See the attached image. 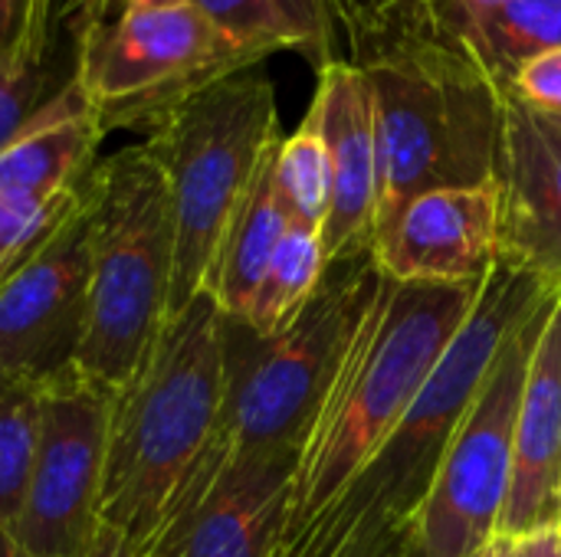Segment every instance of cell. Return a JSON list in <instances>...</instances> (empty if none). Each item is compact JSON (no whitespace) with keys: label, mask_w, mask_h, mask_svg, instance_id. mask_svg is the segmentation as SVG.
<instances>
[{"label":"cell","mask_w":561,"mask_h":557,"mask_svg":"<svg viewBox=\"0 0 561 557\" xmlns=\"http://www.w3.org/2000/svg\"><path fill=\"white\" fill-rule=\"evenodd\" d=\"M483 282L440 286L381 276L296 453L273 557L299 542L404 417L473 312Z\"/></svg>","instance_id":"obj_1"},{"label":"cell","mask_w":561,"mask_h":557,"mask_svg":"<svg viewBox=\"0 0 561 557\" xmlns=\"http://www.w3.org/2000/svg\"><path fill=\"white\" fill-rule=\"evenodd\" d=\"M549 295L559 292L496 263L473 312L414 404L339 499L279 557H371L391 538L411 532L437 483L454 433L470 414L510 332Z\"/></svg>","instance_id":"obj_2"},{"label":"cell","mask_w":561,"mask_h":557,"mask_svg":"<svg viewBox=\"0 0 561 557\" xmlns=\"http://www.w3.org/2000/svg\"><path fill=\"white\" fill-rule=\"evenodd\" d=\"M227 315L201 292L161 328L138 374L115 394L102 502L105 525L145 557L194 479L224 410Z\"/></svg>","instance_id":"obj_3"},{"label":"cell","mask_w":561,"mask_h":557,"mask_svg":"<svg viewBox=\"0 0 561 557\" xmlns=\"http://www.w3.org/2000/svg\"><path fill=\"white\" fill-rule=\"evenodd\" d=\"M378 282L381 272L368 253L332 266L306 312L273 338H260L247 325L227 318V394L217 433L161 535H168L227 469L283 456L296 460Z\"/></svg>","instance_id":"obj_4"},{"label":"cell","mask_w":561,"mask_h":557,"mask_svg":"<svg viewBox=\"0 0 561 557\" xmlns=\"http://www.w3.org/2000/svg\"><path fill=\"white\" fill-rule=\"evenodd\" d=\"M358 62L378 108L375 236L421 194L496 181L506 92L480 66L417 33H391Z\"/></svg>","instance_id":"obj_5"},{"label":"cell","mask_w":561,"mask_h":557,"mask_svg":"<svg viewBox=\"0 0 561 557\" xmlns=\"http://www.w3.org/2000/svg\"><path fill=\"white\" fill-rule=\"evenodd\" d=\"M82 194L92 259L89 325L76 371L118 394L168 325L174 210L164 174L141 141L99 158Z\"/></svg>","instance_id":"obj_6"},{"label":"cell","mask_w":561,"mask_h":557,"mask_svg":"<svg viewBox=\"0 0 561 557\" xmlns=\"http://www.w3.org/2000/svg\"><path fill=\"white\" fill-rule=\"evenodd\" d=\"M279 141L276 85L263 66L220 79L141 138L174 210L168 318L207 289L227 227Z\"/></svg>","instance_id":"obj_7"},{"label":"cell","mask_w":561,"mask_h":557,"mask_svg":"<svg viewBox=\"0 0 561 557\" xmlns=\"http://www.w3.org/2000/svg\"><path fill=\"white\" fill-rule=\"evenodd\" d=\"M72 79L108 131L148 135L227 76L263 66L191 3L135 10L72 33Z\"/></svg>","instance_id":"obj_8"},{"label":"cell","mask_w":561,"mask_h":557,"mask_svg":"<svg viewBox=\"0 0 561 557\" xmlns=\"http://www.w3.org/2000/svg\"><path fill=\"white\" fill-rule=\"evenodd\" d=\"M559 299L561 292L549 295L510 332L470 414L454 433L424 509L408 532L411 557H480L490 542H496L510 496L526 371Z\"/></svg>","instance_id":"obj_9"},{"label":"cell","mask_w":561,"mask_h":557,"mask_svg":"<svg viewBox=\"0 0 561 557\" xmlns=\"http://www.w3.org/2000/svg\"><path fill=\"white\" fill-rule=\"evenodd\" d=\"M115 394L79 371L43 394V420L26 496L13 522L36 557H79L102 525V476Z\"/></svg>","instance_id":"obj_10"},{"label":"cell","mask_w":561,"mask_h":557,"mask_svg":"<svg viewBox=\"0 0 561 557\" xmlns=\"http://www.w3.org/2000/svg\"><path fill=\"white\" fill-rule=\"evenodd\" d=\"M89 210L79 187L56 233L0 282L3 378L49 387L76 371L89 325Z\"/></svg>","instance_id":"obj_11"},{"label":"cell","mask_w":561,"mask_h":557,"mask_svg":"<svg viewBox=\"0 0 561 557\" xmlns=\"http://www.w3.org/2000/svg\"><path fill=\"white\" fill-rule=\"evenodd\" d=\"M496 181L500 263L561 292V115L506 95Z\"/></svg>","instance_id":"obj_12"},{"label":"cell","mask_w":561,"mask_h":557,"mask_svg":"<svg viewBox=\"0 0 561 557\" xmlns=\"http://www.w3.org/2000/svg\"><path fill=\"white\" fill-rule=\"evenodd\" d=\"M309 112L332 158V210L322 230V250L332 269L371 253L381 204L378 108L365 66L348 56L325 62Z\"/></svg>","instance_id":"obj_13"},{"label":"cell","mask_w":561,"mask_h":557,"mask_svg":"<svg viewBox=\"0 0 561 557\" xmlns=\"http://www.w3.org/2000/svg\"><path fill=\"white\" fill-rule=\"evenodd\" d=\"M391 282H483L500 263V181L414 197L371 243Z\"/></svg>","instance_id":"obj_14"},{"label":"cell","mask_w":561,"mask_h":557,"mask_svg":"<svg viewBox=\"0 0 561 557\" xmlns=\"http://www.w3.org/2000/svg\"><path fill=\"white\" fill-rule=\"evenodd\" d=\"M561 525V299L533 351L496 538L526 542Z\"/></svg>","instance_id":"obj_15"},{"label":"cell","mask_w":561,"mask_h":557,"mask_svg":"<svg viewBox=\"0 0 561 557\" xmlns=\"http://www.w3.org/2000/svg\"><path fill=\"white\" fill-rule=\"evenodd\" d=\"M293 456L227 469L145 557H273L289 502Z\"/></svg>","instance_id":"obj_16"},{"label":"cell","mask_w":561,"mask_h":557,"mask_svg":"<svg viewBox=\"0 0 561 557\" xmlns=\"http://www.w3.org/2000/svg\"><path fill=\"white\" fill-rule=\"evenodd\" d=\"M105 128L72 79L20 135L0 148V194L53 200L79 190L99 161Z\"/></svg>","instance_id":"obj_17"},{"label":"cell","mask_w":561,"mask_h":557,"mask_svg":"<svg viewBox=\"0 0 561 557\" xmlns=\"http://www.w3.org/2000/svg\"><path fill=\"white\" fill-rule=\"evenodd\" d=\"M394 33H417L457 49L510 95V82L523 62L561 46V0H490L427 16Z\"/></svg>","instance_id":"obj_18"},{"label":"cell","mask_w":561,"mask_h":557,"mask_svg":"<svg viewBox=\"0 0 561 557\" xmlns=\"http://www.w3.org/2000/svg\"><path fill=\"white\" fill-rule=\"evenodd\" d=\"M279 148V144H276ZM273 158L263 164V171L256 174L250 194L243 197L237 217L227 227V236L217 250L207 289L210 299L217 302V309L230 318V322H247L256 289L270 269V259L289 227V213L276 194V181H273Z\"/></svg>","instance_id":"obj_19"},{"label":"cell","mask_w":561,"mask_h":557,"mask_svg":"<svg viewBox=\"0 0 561 557\" xmlns=\"http://www.w3.org/2000/svg\"><path fill=\"white\" fill-rule=\"evenodd\" d=\"M325 272L329 263L322 250V233L289 220L243 325L260 338L286 332L316 299L325 282Z\"/></svg>","instance_id":"obj_20"},{"label":"cell","mask_w":561,"mask_h":557,"mask_svg":"<svg viewBox=\"0 0 561 557\" xmlns=\"http://www.w3.org/2000/svg\"><path fill=\"white\" fill-rule=\"evenodd\" d=\"M273 181L289 220L322 233L332 210V158L312 112H306L299 128L279 141Z\"/></svg>","instance_id":"obj_21"},{"label":"cell","mask_w":561,"mask_h":557,"mask_svg":"<svg viewBox=\"0 0 561 557\" xmlns=\"http://www.w3.org/2000/svg\"><path fill=\"white\" fill-rule=\"evenodd\" d=\"M46 387L0 374V522L13 529L39 443Z\"/></svg>","instance_id":"obj_22"},{"label":"cell","mask_w":561,"mask_h":557,"mask_svg":"<svg viewBox=\"0 0 561 557\" xmlns=\"http://www.w3.org/2000/svg\"><path fill=\"white\" fill-rule=\"evenodd\" d=\"M191 7L260 62L273 53H299L309 59V43L279 0H191Z\"/></svg>","instance_id":"obj_23"},{"label":"cell","mask_w":561,"mask_h":557,"mask_svg":"<svg viewBox=\"0 0 561 557\" xmlns=\"http://www.w3.org/2000/svg\"><path fill=\"white\" fill-rule=\"evenodd\" d=\"M76 200L79 190L53 200H20L0 194V282L56 233V227L76 207Z\"/></svg>","instance_id":"obj_24"},{"label":"cell","mask_w":561,"mask_h":557,"mask_svg":"<svg viewBox=\"0 0 561 557\" xmlns=\"http://www.w3.org/2000/svg\"><path fill=\"white\" fill-rule=\"evenodd\" d=\"M69 82H72V66L62 69V59L56 53L46 62L20 72L0 69V148L13 135H20Z\"/></svg>","instance_id":"obj_25"},{"label":"cell","mask_w":561,"mask_h":557,"mask_svg":"<svg viewBox=\"0 0 561 557\" xmlns=\"http://www.w3.org/2000/svg\"><path fill=\"white\" fill-rule=\"evenodd\" d=\"M56 0H0V69L20 72L46 62L53 49Z\"/></svg>","instance_id":"obj_26"},{"label":"cell","mask_w":561,"mask_h":557,"mask_svg":"<svg viewBox=\"0 0 561 557\" xmlns=\"http://www.w3.org/2000/svg\"><path fill=\"white\" fill-rule=\"evenodd\" d=\"M510 95L539 112L561 115V46L523 62L510 82Z\"/></svg>","instance_id":"obj_27"},{"label":"cell","mask_w":561,"mask_h":557,"mask_svg":"<svg viewBox=\"0 0 561 557\" xmlns=\"http://www.w3.org/2000/svg\"><path fill=\"white\" fill-rule=\"evenodd\" d=\"M283 10L289 13V20L299 26V33L309 43V62L316 66V72L339 59V36H335V23H332V7L329 0H279Z\"/></svg>","instance_id":"obj_28"},{"label":"cell","mask_w":561,"mask_h":557,"mask_svg":"<svg viewBox=\"0 0 561 557\" xmlns=\"http://www.w3.org/2000/svg\"><path fill=\"white\" fill-rule=\"evenodd\" d=\"M335 36L348 43V59L358 62L375 36V0H329Z\"/></svg>","instance_id":"obj_29"},{"label":"cell","mask_w":561,"mask_h":557,"mask_svg":"<svg viewBox=\"0 0 561 557\" xmlns=\"http://www.w3.org/2000/svg\"><path fill=\"white\" fill-rule=\"evenodd\" d=\"M191 0H72L69 3V26L72 33L102 20H115L122 13H135V10H164V7H181Z\"/></svg>","instance_id":"obj_30"},{"label":"cell","mask_w":561,"mask_h":557,"mask_svg":"<svg viewBox=\"0 0 561 557\" xmlns=\"http://www.w3.org/2000/svg\"><path fill=\"white\" fill-rule=\"evenodd\" d=\"M79 557H141L138 555V548L122 535V532H115L112 525H99L95 529V535H92V542L82 548V555Z\"/></svg>","instance_id":"obj_31"},{"label":"cell","mask_w":561,"mask_h":557,"mask_svg":"<svg viewBox=\"0 0 561 557\" xmlns=\"http://www.w3.org/2000/svg\"><path fill=\"white\" fill-rule=\"evenodd\" d=\"M519 557H559L556 532H546V535H536V538L519 542Z\"/></svg>","instance_id":"obj_32"},{"label":"cell","mask_w":561,"mask_h":557,"mask_svg":"<svg viewBox=\"0 0 561 557\" xmlns=\"http://www.w3.org/2000/svg\"><path fill=\"white\" fill-rule=\"evenodd\" d=\"M0 557H36L20 538H16V532L7 525V522H0Z\"/></svg>","instance_id":"obj_33"},{"label":"cell","mask_w":561,"mask_h":557,"mask_svg":"<svg viewBox=\"0 0 561 557\" xmlns=\"http://www.w3.org/2000/svg\"><path fill=\"white\" fill-rule=\"evenodd\" d=\"M371 557H411L408 532H404V535H398V538H391L388 545H381V548H378Z\"/></svg>","instance_id":"obj_34"},{"label":"cell","mask_w":561,"mask_h":557,"mask_svg":"<svg viewBox=\"0 0 561 557\" xmlns=\"http://www.w3.org/2000/svg\"><path fill=\"white\" fill-rule=\"evenodd\" d=\"M480 557H516V542H510V538H496V542H490L486 545V552Z\"/></svg>","instance_id":"obj_35"},{"label":"cell","mask_w":561,"mask_h":557,"mask_svg":"<svg viewBox=\"0 0 561 557\" xmlns=\"http://www.w3.org/2000/svg\"><path fill=\"white\" fill-rule=\"evenodd\" d=\"M556 548H559V557H561V525L556 529Z\"/></svg>","instance_id":"obj_36"},{"label":"cell","mask_w":561,"mask_h":557,"mask_svg":"<svg viewBox=\"0 0 561 557\" xmlns=\"http://www.w3.org/2000/svg\"><path fill=\"white\" fill-rule=\"evenodd\" d=\"M516 557H519V542H516Z\"/></svg>","instance_id":"obj_37"}]
</instances>
